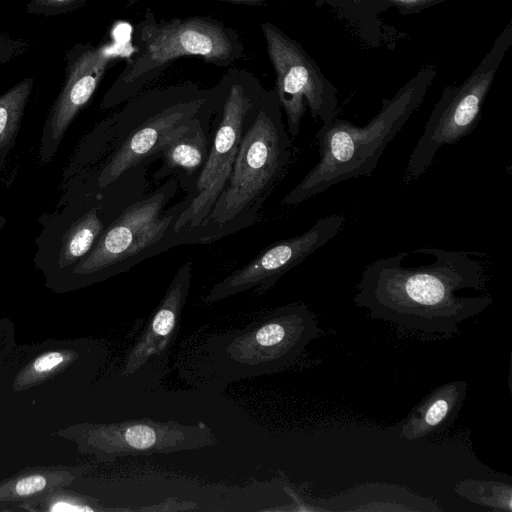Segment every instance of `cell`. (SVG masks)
<instances>
[{
    "instance_id": "cell-1",
    "label": "cell",
    "mask_w": 512,
    "mask_h": 512,
    "mask_svg": "<svg viewBox=\"0 0 512 512\" xmlns=\"http://www.w3.org/2000/svg\"><path fill=\"white\" fill-rule=\"evenodd\" d=\"M428 262L408 263L405 251L367 265L354 303L374 319L424 335L449 337L488 308L482 264L463 251L429 248Z\"/></svg>"
},
{
    "instance_id": "cell-2",
    "label": "cell",
    "mask_w": 512,
    "mask_h": 512,
    "mask_svg": "<svg viewBox=\"0 0 512 512\" xmlns=\"http://www.w3.org/2000/svg\"><path fill=\"white\" fill-rule=\"evenodd\" d=\"M291 160L292 142L276 91L265 89L247 117L227 183L199 230L201 244L255 225Z\"/></svg>"
},
{
    "instance_id": "cell-3",
    "label": "cell",
    "mask_w": 512,
    "mask_h": 512,
    "mask_svg": "<svg viewBox=\"0 0 512 512\" xmlns=\"http://www.w3.org/2000/svg\"><path fill=\"white\" fill-rule=\"evenodd\" d=\"M437 74L426 63L391 98H384L379 112L364 126L334 117L316 134L319 160L284 197V205H297L342 181L369 176L387 145L417 111Z\"/></svg>"
},
{
    "instance_id": "cell-4",
    "label": "cell",
    "mask_w": 512,
    "mask_h": 512,
    "mask_svg": "<svg viewBox=\"0 0 512 512\" xmlns=\"http://www.w3.org/2000/svg\"><path fill=\"white\" fill-rule=\"evenodd\" d=\"M133 40L135 49L105 94L102 108L126 103L178 58L199 57L208 64L228 67L245 54L239 33L216 18L158 19L149 8L136 24Z\"/></svg>"
},
{
    "instance_id": "cell-5",
    "label": "cell",
    "mask_w": 512,
    "mask_h": 512,
    "mask_svg": "<svg viewBox=\"0 0 512 512\" xmlns=\"http://www.w3.org/2000/svg\"><path fill=\"white\" fill-rule=\"evenodd\" d=\"M212 87L187 81L142 91L114 115L115 138L97 184L106 188L161 151L205 110Z\"/></svg>"
},
{
    "instance_id": "cell-6",
    "label": "cell",
    "mask_w": 512,
    "mask_h": 512,
    "mask_svg": "<svg viewBox=\"0 0 512 512\" xmlns=\"http://www.w3.org/2000/svg\"><path fill=\"white\" fill-rule=\"evenodd\" d=\"M179 181L172 176L151 193L141 195L108 225L74 272L80 275L129 271L138 263L178 245L199 244L191 233H178L174 223L185 209L174 199Z\"/></svg>"
},
{
    "instance_id": "cell-7",
    "label": "cell",
    "mask_w": 512,
    "mask_h": 512,
    "mask_svg": "<svg viewBox=\"0 0 512 512\" xmlns=\"http://www.w3.org/2000/svg\"><path fill=\"white\" fill-rule=\"evenodd\" d=\"M215 87V107L210 123V143L203 168L182 199L185 209L174 223L178 233L199 230L223 191L240 145L247 117L264 92L250 71L230 69Z\"/></svg>"
},
{
    "instance_id": "cell-8",
    "label": "cell",
    "mask_w": 512,
    "mask_h": 512,
    "mask_svg": "<svg viewBox=\"0 0 512 512\" xmlns=\"http://www.w3.org/2000/svg\"><path fill=\"white\" fill-rule=\"evenodd\" d=\"M319 334L315 314L303 303L278 307L242 329L213 336L207 353L228 379L270 374L292 365Z\"/></svg>"
},
{
    "instance_id": "cell-9",
    "label": "cell",
    "mask_w": 512,
    "mask_h": 512,
    "mask_svg": "<svg viewBox=\"0 0 512 512\" xmlns=\"http://www.w3.org/2000/svg\"><path fill=\"white\" fill-rule=\"evenodd\" d=\"M511 44L512 24L509 22L472 73L461 84L448 85L443 89L408 159L404 177L406 183L418 179L427 171L442 146L454 144L474 130L498 68Z\"/></svg>"
},
{
    "instance_id": "cell-10",
    "label": "cell",
    "mask_w": 512,
    "mask_h": 512,
    "mask_svg": "<svg viewBox=\"0 0 512 512\" xmlns=\"http://www.w3.org/2000/svg\"><path fill=\"white\" fill-rule=\"evenodd\" d=\"M266 51L275 72V91L287 120V131L296 137L309 108L314 120L327 124L336 117L337 89L296 40L271 22L261 24Z\"/></svg>"
},
{
    "instance_id": "cell-11",
    "label": "cell",
    "mask_w": 512,
    "mask_h": 512,
    "mask_svg": "<svg viewBox=\"0 0 512 512\" xmlns=\"http://www.w3.org/2000/svg\"><path fill=\"white\" fill-rule=\"evenodd\" d=\"M344 221L340 214L320 218L304 233L267 247L252 261L214 284L204 302L212 304L249 290L265 293L285 273L336 237Z\"/></svg>"
},
{
    "instance_id": "cell-12",
    "label": "cell",
    "mask_w": 512,
    "mask_h": 512,
    "mask_svg": "<svg viewBox=\"0 0 512 512\" xmlns=\"http://www.w3.org/2000/svg\"><path fill=\"white\" fill-rule=\"evenodd\" d=\"M90 445L101 456L115 459L141 454H169L212 446L217 438L204 422L185 425L149 418L99 425L89 433Z\"/></svg>"
},
{
    "instance_id": "cell-13",
    "label": "cell",
    "mask_w": 512,
    "mask_h": 512,
    "mask_svg": "<svg viewBox=\"0 0 512 512\" xmlns=\"http://www.w3.org/2000/svg\"><path fill=\"white\" fill-rule=\"evenodd\" d=\"M112 56L103 48L77 45L68 54L65 84L45 124L42 158L48 161L76 114L87 104Z\"/></svg>"
},
{
    "instance_id": "cell-14",
    "label": "cell",
    "mask_w": 512,
    "mask_h": 512,
    "mask_svg": "<svg viewBox=\"0 0 512 512\" xmlns=\"http://www.w3.org/2000/svg\"><path fill=\"white\" fill-rule=\"evenodd\" d=\"M192 280V262H184L174 274L147 327L128 353L124 376H136L164 364L177 335Z\"/></svg>"
},
{
    "instance_id": "cell-15",
    "label": "cell",
    "mask_w": 512,
    "mask_h": 512,
    "mask_svg": "<svg viewBox=\"0 0 512 512\" xmlns=\"http://www.w3.org/2000/svg\"><path fill=\"white\" fill-rule=\"evenodd\" d=\"M212 90L205 110L159 154L162 163L153 175L156 180L174 175L183 189L188 191L192 187L208 155L210 123L215 107L214 86Z\"/></svg>"
},
{
    "instance_id": "cell-16",
    "label": "cell",
    "mask_w": 512,
    "mask_h": 512,
    "mask_svg": "<svg viewBox=\"0 0 512 512\" xmlns=\"http://www.w3.org/2000/svg\"><path fill=\"white\" fill-rule=\"evenodd\" d=\"M466 390V381H453L431 391L402 422L400 437L412 441L445 430L457 417Z\"/></svg>"
},
{
    "instance_id": "cell-17",
    "label": "cell",
    "mask_w": 512,
    "mask_h": 512,
    "mask_svg": "<svg viewBox=\"0 0 512 512\" xmlns=\"http://www.w3.org/2000/svg\"><path fill=\"white\" fill-rule=\"evenodd\" d=\"M104 230L98 207L91 208L64 235L59 266L70 265L86 255Z\"/></svg>"
},
{
    "instance_id": "cell-18",
    "label": "cell",
    "mask_w": 512,
    "mask_h": 512,
    "mask_svg": "<svg viewBox=\"0 0 512 512\" xmlns=\"http://www.w3.org/2000/svg\"><path fill=\"white\" fill-rule=\"evenodd\" d=\"M455 491L469 501L492 510L511 512L512 487L491 480H465L455 486Z\"/></svg>"
},
{
    "instance_id": "cell-19",
    "label": "cell",
    "mask_w": 512,
    "mask_h": 512,
    "mask_svg": "<svg viewBox=\"0 0 512 512\" xmlns=\"http://www.w3.org/2000/svg\"><path fill=\"white\" fill-rule=\"evenodd\" d=\"M32 86L33 79L28 78L0 96V149L15 134Z\"/></svg>"
},
{
    "instance_id": "cell-20",
    "label": "cell",
    "mask_w": 512,
    "mask_h": 512,
    "mask_svg": "<svg viewBox=\"0 0 512 512\" xmlns=\"http://www.w3.org/2000/svg\"><path fill=\"white\" fill-rule=\"evenodd\" d=\"M87 0H30L27 11L44 16L61 15L80 8Z\"/></svg>"
},
{
    "instance_id": "cell-21",
    "label": "cell",
    "mask_w": 512,
    "mask_h": 512,
    "mask_svg": "<svg viewBox=\"0 0 512 512\" xmlns=\"http://www.w3.org/2000/svg\"><path fill=\"white\" fill-rule=\"evenodd\" d=\"M47 478L40 474L26 476L14 485V492L18 496H29L45 489Z\"/></svg>"
},
{
    "instance_id": "cell-22",
    "label": "cell",
    "mask_w": 512,
    "mask_h": 512,
    "mask_svg": "<svg viewBox=\"0 0 512 512\" xmlns=\"http://www.w3.org/2000/svg\"><path fill=\"white\" fill-rule=\"evenodd\" d=\"M66 360L61 352H49L39 356L32 364L31 369L36 374H47L61 366Z\"/></svg>"
},
{
    "instance_id": "cell-23",
    "label": "cell",
    "mask_w": 512,
    "mask_h": 512,
    "mask_svg": "<svg viewBox=\"0 0 512 512\" xmlns=\"http://www.w3.org/2000/svg\"><path fill=\"white\" fill-rule=\"evenodd\" d=\"M388 6L398 9L402 15L412 14L427 9L447 0H381Z\"/></svg>"
},
{
    "instance_id": "cell-24",
    "label": "cell",
    "mask_w": 512,
    "mask_h": 512,
    "mask_svg": "<svg viewBox=\"0 0 512 512\" xmlns=\"http://www.w3.org/2000/svg\"><path fill=\"white\" fill-rule=\"evenodd\" d=\"M50 511H94V508L82 503L70 500L55 501L50 507Z\"/></svg>"
},
{
    "instance_id": "cell-25",
    "label": "cell",
    "mask_w": 512,
    "mask_h": 512,
    "mask_svg": "<svg viewBox=\"0 0 512 512\" xmlns=\"http://www.w3.org/2000/svg\"><path fill=\"white\" fill-rule=\"evenodd\" d=\"M141 1H143V0H127L125 7L130 8ZM221 1L229 2L232 4L247 5V6H263L268 2V0H221Z\"/></svg>"
}]
</instances>
